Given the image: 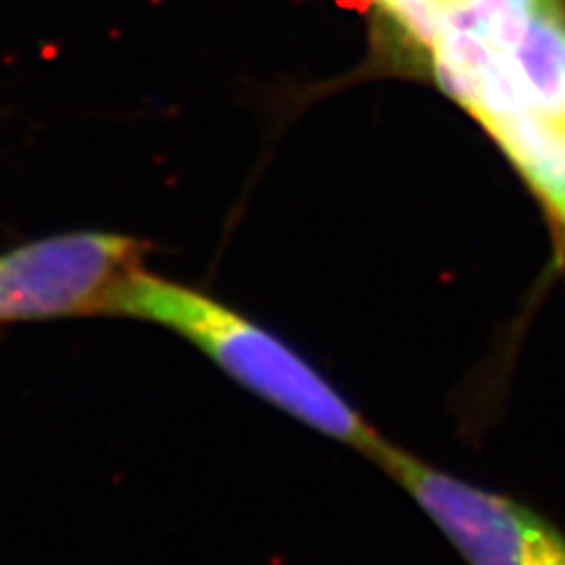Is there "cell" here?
I'll use <instances>...</instances> for the list:
<instances>
[{
  "label": "cell",
  "instance_id": "6da1fadb",
  "mask_svg": "<svg viewBox=\"0 0 565 565\" xmlns=\"http://www.w3.org/2000/svg\"><path fill=\"white\" fill-rule=\"evenodd\" d=\"M118 316L180 334L250 394L370 459L388 444L302 353L199 288L145 269L122 295Z\"/></svg>",
  "mask_w": 565,
  "mask_h": 565
},
{
  "label": "cell",
  "instance_id": "7a4b0ae2",
  "mask_svg": "<svg viewBox=\"0 0 565 565\" xmlns=\"http://www.w3.org/2000/svg\"><path fill=\"white\" fill-rule=\"evenodd\" d=\"M149 243L76 232L0 255V323L118 316L122 295L145 271Z\"/></svg>",
  "mask_w": 565,
  "mask_h": 565
},
{
  "label": "cell",
  "instance_id": "3957f363",
  "mask_svg": "<svg viewBox=\"0 0 565 565\" xmlns=\"http://www.w3.org/2000/svg\"><path fill=\"white\" fill-rule=\"evenodd\" d=\"M422 507L467 565H546L565 552V535L533 509L467 483L386 444L375 457Z\"/></svg>",
  "mask_w": 565,
  "mask_h": 565
},
{
  "label": "cell",
  "instance_id": "277c9868",
  "mask_svg": "<svg viewBox=\"0 0 565 565\" xmlns=\"http://www.w3.org/2000/svg\"><path fill=\"white\" fill-rule=\"evenodd\" d=\"M527 104L565 122V3L533 0L516 45L507 52Z\"/></svg>",
  "mask_w": 565,
  "mask_h": 565
}]
</instances>
